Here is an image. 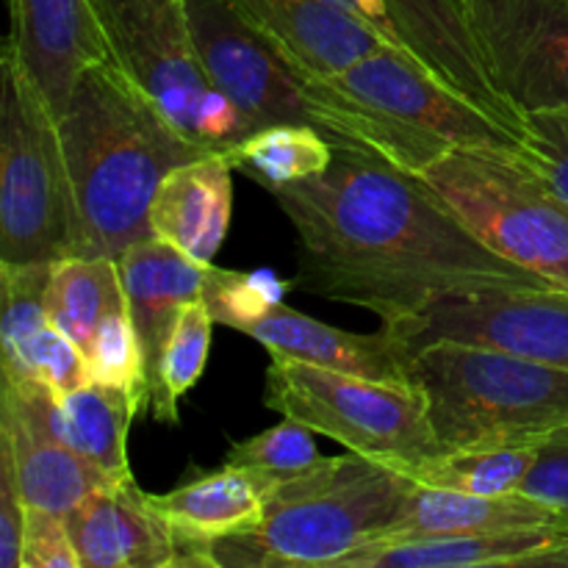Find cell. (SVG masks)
<instances>
[{"mask_svg":"<svg viewBox=\"0 0 568 568\" xmlns=\"http://www.w3.org/2000/svg\"><path fill=\"white\" fill-rule=\"evenodd\" d=\"M28 505L17 483L9 449L0 447V568H20Z\"/></svg>","mask_w":568,"mask_h":568,"instance_id":"e575fe53","label":"cell"},{"mask_svg":"<svg viewBox=\"0 0 568 568\" xmlns=\"http://www.w3.org/2000/svg\"><path fill=\"white\" fill-rule=\"evenodd\" d=\"M281 477L247 466L225 464L216 471H203L194 480L153 497L175 532V568L209 566L211 544L236 536L258 525L266 497Z\"/></svg>","mask_w":568,"mask_h":568,"instance_id":"ac0fdd59","label":"cell"},{"mask_svg":"<svg viewBox=\"0 0 568 568\" xmlns=\"http://www.w3.org/2000/svg\"><path fill=\"white\" fill-rule=\"evenodd\" d=\"M264 403L286 419L303 422L316 436L344 444L349 453L399 469L444 453L427 419L425 397L414 386L272 355Z\"/></svg>","mask_w":568,"mask_h":568,"instance_id":"30bf717a","label":"cell"},{"mask_svg":"<svg viewBox=\"0 0 568 568\" xmlns=\"http://www.w3.org/2000/svg\"><path fill=\"white\" fill-rule=\"evenodd\" d=\"M227 3L305 75H336L377 50H399L375 26L327 0H227Z\"/></svg>","mask_w":568,"mask_h":568,"instance_id":"9a60e30c","label":"cell"},{"mask_svg":"<svg viewBox=\"0 0 568 568\" xmlns=\"http://www.w3.org/2000/svg\"><path fill=\"white\" fill-rule=\"evenodd\" d=\"M205 300H192L178 316L175 327L166 342L164 361H161V399L153 408V416L166 425L178 422V399L203 377L209 364L211 327H214Z\"/></svg>","mask_w":568,"mask_h":568,"instance_id":"83f0119b","label":"cell"},{"mask_svg":"<svg viewBox=\"0 0 568 568\" xmlns=\"http://www.w3.org/2000/svg\"><path fill=\"white\" fill-rule=\"evenodd\" d=\"M9 11L6 42L14 44L59 116L78 75L111 59L92 0H9Z\"/></svg>","mask_w":568,"mask_h":568,"instance_id":"d6986e66","label":"cell"},{"mask_svg":"<svg viewBox=\"0 0 568 568\" xmlns=\"http://www.w3.org/2000/svg\"><path fill=\"white\" fill-rule=\"evenodd\" d=\"M81 568H175V532L133 475L67 514Z\"/></svg>","mask_w":568,"mask_h":568,"instance_id":"2e32d148","label":"cell"},{"mask_svg":"<svg viewBox=\"0 0 568 568\" xmlns=\"http://www.w3.org/2000/svg\"><path fill=\"white\" fill-rule=\"evenodd\" d=\"M419 175L488 247L568 288V203L525 153L455 150Z\"/></svg>","mask_w":568,"mask_h":568,"instance_id":"9c48e42d","label":"cell"},{"mask_svg":"<svg viewBox=\"0 0 568 568\" xmlns=\"http://www.w3.org/2000/svg\"><path fill=\"white\" fill-rule=\"evenodd\" d=\"M536 444L516 447H480V449H447V453L410 466L408 471L419 486L444 488L464 494H510L521 491V483L530 475L538 458Z\"/></svg>","mask_w":568,"mask_h":568,"instance_id":"4316f807","label":"cell"},{"mask_svg":"<svg viewBox=\"0 0 568 568\" xmlns=\"http://www.w3.org/2000/svg\"><path fill=\"white\" fill-rule=\"evenodd\" d=\"M327 3L342 6L344 11H349V14L366 20L369 26H375L383 37L392 39L399 50H405L403 42L397 39V33L392 31V22H388V14H386V0H327ZM405 53H408V50H405Z\"/></svg>","mask_w":568,"mask_h":568,"instance_id":"d590c367","label":"cell"},{"mask_svg":"<svg viewBox=\"0 0 568 568\" xmlns=\"http://www.w3.org/2000/svg\"><path fill=\"white\" fill-rule=\"evenodd\" d=\"M233 331L264 344L270 355H283V358L305 361V364L325 366V369L416 388V347L386 325L377 333L338 331V327L300 314L275 300L261 314L239 322Z\"/></svg>","mask_w":568,"mask_h":568,"instance_id":"5bb4252c","label":"cell"},{"mask_svg":"<svg viewBox=\"0 0 568 568\" xmlns=\"http://www.w3.org/2000/svg\"><path fill=\"white\" fill-rule=\"evenodd\" d=\"M59 133L75 194L78 255L87 258H120L148 239L161 181L211 153L183 136L111 59L78 75Z\"/></svg>","mask_w":568,"mask_h":568,"instance_id":"7a4b0ae2","label":"cell"},{"mask_svg":"<svg viewBox=\"0 0 568 568\" xmlns=\"http://www.w3.org/2000/svg\"><path fill=\"white\" fill-rule=\"evenodd\" d=\"M186 11L211 81L255 131L311 125L336 150L377 155L364 116L349 109L325 78L305 75L283 59L227 0H186Z\"/></svg>","mask_w":568,"mask_h":568,"instance_id":"52a82bcc","label":"cell"},{"mask_svg":"<svg viewBox=\"0 0 568 568\" xmlns=\"http://www.w3.org/2000/svg\"><path fill=\"white\" fill-rule=\"evenodd\" d=\"M327 87L369 125L377 155L422 172L455 150L525 153L527 139L427 75L399 50H377L336 75Z\"/></svg>","mask_w":568,"mask_h":568,"instance_id":"8992f818","label":"cell"},{"mask_svg":"<svg viewBox=\"0 0 568 568\" xmlns=\"http://www.w3.org/2000/svg\"><path fill=\"white\" fill-rule=\"evenodd\" d=\"M233 164L227 153H205L175 166L150 205V236L172 244L203 266H214L231 227Z\"/></svg>","mask_w":568,"mask_h":568,"instance_id":"603a6c76","label":"cell"},{"mask_svg":"<svg viewBox=\"0 0 568 568\" xmlns=\"http://www.w3.org/2000/svg\"><path fill=\"white\" fill-rule=\"evenodd\" d=\"M491 78L521 116L568 109V0H469Z\"/></svg>","mask_w":568,"mask_h":568,"instance_id":"7c38bea8","label":"cell"},{"mask_svg":"<svg viewBox=\"0 0 568 568\" xmlns=\"http://www.w3.org/2000/svg\"><path fill=\"white\" fill-rule=\"evenodd\" d=\"M3 392H9L50 436L83 458L94 460L111 475H131L128 430L144 405L136 394L94 381L75 392L55 394L44 383L9 377H3Z\"/></svg>","mask_w":568,"mask_h":568,"instance_id":"44dd1931","label":"cell"},{"mask_svg":"<svg viewBox=\"0 0 568 568\" xmlns=\"http://www.w3.org/2000/svg\"><path fill=\"white\" fill-rule=\"evenodd\" d=\"M270 192L297 233L292 286L383 325L438 300L552 286L488 247L419 172L377 155L336 150L322 175Z\"/></svg>","mask_w":568,"mask_h":568,"instance_id":"6da1fadb","label":"cell"},{"mask_svg":"<svg viewBox=\"0 0 568 568\" xmlns=\"http://www.w3.org/2000/svg\"><path fill=\"white\" fill-rule=\"evenodd\" d=\"M53 264H3L0 261V288H3V320H0V355L3 366L20 361L31 338L50 325L48 283Z\"/></svg>","mask_w":568,"mask_h":568,"instance_id":"f1b7e54d","label":"cell"},{"mask_svg":"<svg viewBox=\"0 0 568 568\" xmlns=\"http://www.w3.org/2000/svg\"><path fill=\"white\" fill-rule=\"evenodd\" d=\"M336 148L311 125H266L227 150L233 170H242L270 192L308 181L331 166Z\"/></svg>","mask_w":568,"mask_h":568,"instance_id":"484cf974","label":"cell"},{"mask_svg":"<svg viewBox=\"0 0 568 568\" xmlns=\"http://www.w3.org/2000/svg\"><path fill=\"white\" fill-rule=\"evenodd\" d=\"M314 436L316 433L305 427L303 422L283 416V422H277L270 430L233 444L227 449L225 464L270 471V475L283 480V477H292L297 471L308 469V466H314L322 458Z\"/></svg>","mask_w":568,"mask_h":568,"instance_id":"4dcf8cb0","label":"cell"},{"mask_svg":"<svg viewBox=\"0 0 568 568\" xmlns=\"http://www.w3.org/2000/svg\"><path fill=\"white\" fill-rule=\"evenodd\" d=\"M0 447L9 449L28 508L67 516L89 494L125 477L111 475L103 466L50 436L3 388H0Z\"/></svg>","mask_w":568,"mask_h":568,"instance_id":"7402d4cb","label":"cell"},{"mask_svg":"<svg viewBox=\"0 0 568 568\" xmlns=\"http://www.w3.org/2000/svg\"><path fill=\"white\" fill-rule=\"evenodd\" d=\"M83 355H87L89 375H92L94 383L125 388V392L136 394L142 403H148L142 349H139V338L136 331H133L128 308L114 311L94 331L92 342H89Z\"/></svg>","mask_w":568,"mask_h":568,"instance_id":"f546056e","label":"cell"},{"mask_svg":"<svg viewBox=\"0 0 568 568\" xmlns=\"http://www.w3.org/2000/svg\"><path fill=\"white\" fill-rule=\"evenodd\" d=\"M392 31L430 78L527 139V120L491 78L469 0H386Z\"/></svg>","mask_w":568,"mask_h":568,"instance_id":"4fadbf2b","label":"cell"},{"mask_svg":"<svg viewBox=\"0 0 568 568\" xmlns=\"http://www.w3.org/2000/svg\"><path fill=\"white\" fill-rule=\"evenodd\" d=\"M521 494L552 508L568 527V427L544 438L536 464L521 483Z\"/></svg>","mask_w":568,"mask_h":568,"instance_id":"836d02e7","label":"cell"},{"mask_svg":"<svg viewBox=\"0 0 568 568\" xmlns=\"http://www.w3.org/2000/svg\"><path fill=\"white\" fill-rule=\"evenodd\" d=\"M475 566H564L568 568L566 527L530 530L438 532V536L383 538L347 555L338 568H475Z\"/></svg>","mask_w":568,"mask_h":568,"instance_id":"ffe728a7","label":"cell"},{"mask_svg":"<svg viewBox=\"0 0 568 568\" xmlns=\"http://www.w3.org/2000/svg\"><path fill=\"white\" fill-rule=\"evenodd\" d=\"M419 483L364 455L320 458L283 477L258 525L211 544L214 568H333L381 541Z\"/></svg>","mask_w":568,"mask_h":568,"instance_id":"3957f363","label":"cell"},{"mask_svg":"<svg viewBox=\"0 0 568 568\" xmlns=\"http://www.w3.org/2000/svg\"><path fill=\"white\" fill-rule=\"evenodd\" d=\"M92 6L111 61L183 136L211 153H227L255 131L211 81L186 0H92Z\"/></svg>","mask_w":568,"mask_h":568,"instance_id":"ba28073f","label":"cell"},{"mask_svg":"<svg viewBox=\"0 0 568 568\" xmlns=\"http://www.w3.org/2000/svg\"><path fill=\"white\" fill-rule=\"evenodd\" d=\"M78 255V209L59 116L14 44L0 55V261L55 264Z\"/></svg>","mask_w":568,"mask_h":568,"instance_id":"5b68a950","label":"cell"},{"mask_svg":"<svg viewBox=\"0 0 568 568\" xmlns=\"http://www.w3.org/2000/svg\"><path fill=\"white\" fill-rule=\"evenodd\" d=\"M116 264L125 286L128 314L142 349L148 403L155 408L161 399V361L170 333L186 303L203 297L211 266L197 264L155 236L131 244Z\"/></svg>","mask_w":568,"mask_h":568,"instance_id":"e0dca14e","label":"cell"},{"mask_svg":"<svg viewBox=\"0 0 568 568\" xmlns=\"http://www.w3.org/2000/svg\"><path fill=\"white\" fill-rule=\"evenodd\" d=\"M48 316L87 353L94 331L114 311L128 308L116 258L70 255L53 264L48 283Z\"/></svg>","mask_w":568,"mask_h":568,"instance_id":"d4e9b609","label":"cell"},{"mask_svg":"<svg viewBox=\"0 0 568 568\" xmlns=\"http://www.w3.org/2000/svg\"><path fill=\"white\" fill-rule=\"evenodd\" d=\"M525 155L568 203V109L527 114Z\"/></svg>","mask_w":568,"mask_h":568,"instance_id":"1f68e13d","label":"cell"},{"mask_svg":"<svg viewBox=\"0 0 568 568\" xmlns=\"http://www.w3.org/2000/svg\"><path fill=\"white\" fill-rule=\"evenodd\" d=\"M20 568H81L67 516L28 508Z\"/></svg>","mask_w":568,"mask_h":568,"instance_id":"d6a6232c","label":"cell"},{"mask_svg":"<svg viewBox=\"0 0 568 568\" xmlns=\"http://www.w3.org/2000/svg\"><path fill=\"white\" fill-rule=\"evenodd\" d=\"M530 527H566L564 519L538 499L521 491L464 494L416 486L386 538L438 536V532L530 530ZM568 530V527H566ZM383 541V538H381Z\"/></svg>","mask_w":568,"mask_h":568,"instance_id":"cb8c5ba5","label":"cell"},{"mask_svg":"<svg viewBox=\"0 0 568 568\" xmlns=\"http://www.w3.org/2000/svg\"><path fill=\"white\" fill-rule=\"evenodd\" d=\"M414 383L447 449L516 447L568 427V369L494 347H416Z\"/></svg>","mask_w":568,"mask_h":568,"instance_id":"277c9868","label":"cell"},{"mask_svg":"<svg viewBox=\"0 0 568 568\" xmlns=\"http://www.w3.org/2000/svg\"><path fill=\"white\" fill-rule=\"evenodd\" d=\"M414 347L458 342L568 369V288H494L438 300L419 316L386 325Z\"/></svg>","mask_w":568,"mask_h":568,"instance_id":"8fae6325","label":"cell"}]
</instances>
